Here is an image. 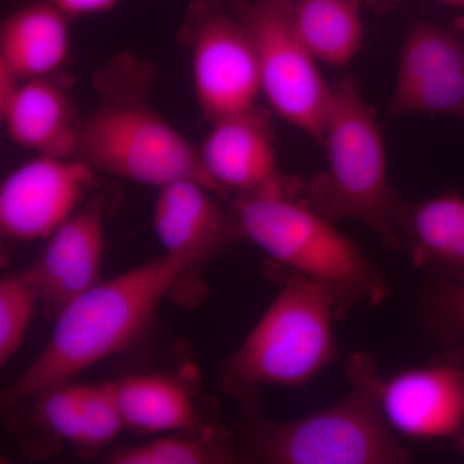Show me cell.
<instances>
[{
  "label": "cell",
  "instance_id": "1",
  "mask_svg": "<svg viewBox=\"0 0 464 464\" xmlns=\"http://www.w3.org/2000/svg\"><path fill=\"white\" fill-rule=\"evenodd\" d=\"M206 258L199 253H164L145 265L97 283L57 315L42 353L2 396L14 406L121 353L148 328L161 299L183 273Z\"/></svg>",
  "mask_w": 464,
  "mask_h": 464
},
{
  "label": "cell",
  "instance_id": "2",
  "mask_svg": "<svg viewBox=\"0 0 464 464\" xmlns=\"http://www.w3.org/2000/svg\"><path fill=\"white\" fill-rule=\"evenodd\" d=\"M149 72L133 61L112 63L101 74L96 108L81 121L75 158L96 172L143 185L192 179L217 191L194 148L148 99Z\"/></svg>",
  "mask_w": 464,
  "mask_h": 464
},
{
  "label": "cell",
  "instance_id": "3",
  "mask_svg": "<svg viewBox=\"0 0 464 464\" xmlns=\"http://www.w3.org/2000/svg\"><path fill=\"white\" fill-rule=\"evenodd\" d=\"M322 146L326 168L301 186L302 201L334 224L357 219L391 248L405 250L396 225L401 197L390 183L383 133L353 75L332 87Z\"/></svg>",
  "mask_w": 464,
  "mask_h": 464
},
{
  "label": "cell",
  "instance_id": "4",
  "mask_svg": "<svg viewBox=\"0 0 464 464\" xmlns=\"http://www.w3.org/2000/svg\"><path fill=\"white\" fill-rule=\"evenodd\" d=\"M235 215L241 232L271 258L319 284L335 315L389 297V282L355 241L289 192L237 197Z\"/></svg>",
  "mask_w": 464,
  "mask_h": 464
},
{
  "label": "cell",
  "instance_id": "5",
  "mask_svg": "<svg viewBox=\"0 0 464 464\" xmlns=\"http://www.w3.org/2000/svg\"><path fill=\"white\" fill-rule=\"evenodd\" d=\"M346 373L353 389L337 404L288 422L253 415L248 457L271 464L413 462L382 413V377L373 357L355 353Z\"/></svg>",
  "mask_w": 464,
  "mask_h": 464
},
{
  "label": "cell",
  "instance_id": "6",
  "mask_svg": "<svg viewBox=\"0 0 464 464\" xmlns=\"http://www.w3.org/2000/svg\"><path fill=\"white\" fill-rule=\"evenodd\" d=\"M334 306L325 290L292 273L255 328L226 362L239 396L261 384L304 389L338 356Z\"/></svg>",
  "mask_w": 464,
  "mask_h": 464
},
{
  "label": "cell",
  "instance_id": "7",
  "mask_svg": "<svg viewBox=\"0 0 464 464\" xmlns=\"http://www.w3.org/2000/svg\"><path fill=\"white\" fill-rule=\"evenodd\" d=\"M257 50L262 94L280 118L322 145L332 87L299 35L295 0H256L237 8Z\"/></svg>",
  "mask_w": 464,
  "mask_h": 464
},
{
  "label": "cell",
  "instance_id": "8",
  "mask_svg": "<svg viewBox=\"0 0 464 464\" xmlns=\"http://www.w3.org/2000/svg\"><path fill=\"white\" fill-rule=\"evenodd\" d=\"M186 38L204 118L215 123L256 109L262 94L257 50L239 14H228L215 0H195Z\"/></svg>",
  "mask_w": 464,
  "mask_h": 464
},
{
  "label": "cell",
  "instance_id": "9",
  "mask_svg": "<svg viewBox=\"0 0 464 464\" xmlns=\"http://www.w3.org/2000/svg\"><path fill=\"white\" fill-rule=\"evenodd\" d=\"M96 170L79 158L36 155L0 188V231L7 239H48L82 207Z\"/></svg>",
  "mask_w": 464,
  "mask_h": 464
},
{
  "label": "cell",
  "instance_id": "10",
  "mask_svg": "<svg viewBox=\"0 0 464 464\" xmlns=\"http://www.w3.org/2000/svg\"><path fill=\"white\" fill-rule=\"evenodd\" d=\"M390 115H448L464 127V32L420 23L400 52Z\"/></svg>",
  "mask_w": 464,
  "mask_h": 464
},
{
  "label": "cell",
  "instance_id": "11",
  "mask_svg": "<svg viewBox=\"0 0 464 464\" xmlns=\"http://www.w3.org/2000/svg\"><path fill=\"white\" fill-rule=\"evenodd\" d=\"M380 404L391 430L406 439L457 436L464 424V351L381 378Z\"/></svg>",
  "mask_w": 464,
  "mask_h": 464
},
{
  "label": "cell",
  "instance_id": "12",
  "mask_svg": "<svg viewBox=\"0 0 464 464\" xmlns=\"http://www.w3.org/2000/svg\"><path fill=\"white\" fill-rule=\"evenodd\" d=\"M105 234V200L97 195L48 237L47 246L27 270L51 313L58 315L99 283Z\"/></svg>",
  "mask_w": 464,
  "mask_h": 464
},
{
  "label": "cell",
  "instance_id": "13",
  "mask_svg": "<svg viewBox=\"0 0 464 464\" xmlns=\"http://www.w3.org/2000/svg\"><path fill=\"white\" fill-rule=\"evenodd\" d=\"M200 150L208 176L218 188L243 195L289 192L280 170L270 121L257 108L213 123Z\"/></svg>",
  "mask_w": 464,
  "mask_h": 464
},
{
  "label": "cell",
  "instance_id": "14",
  "mask_svg": "<svg viewBox=\"0 0 464 464\" xmlns=\"http://www.w3.org/2000/svg\"><path fill=\"white\" fill-rule=\"evenodd\" d=\"M0 118L20 148L41 157L75 158L82 119L69 94L48 76L24 81Z\"/></svg>",
  "mask_w": 464,
  "mask_h": 464
},
{
  "label": "cell",
  "instance_id": "15",
  "mask_svg": "<svg viewBox=\"0 0 464 464\" xmlns=\"http://www.w3.org/2000/svg\"><path fill=\"white\" fill-rule=\"evenodd\" d=\"M396 225L418 268L464 282V197L447 194L420 203L401 198Z\"/></svg>",
  "mask_w": 464,
  "mask_h": 464
},
{
  "label": "cell",
  "instance_id": "16",
  "mask_svg": "<svg viewBox=\"0 0 464 464\" xmlns=\"http://www.w3.org/2000/svg\"><path fill=\"white\" fill-rule=\"evenodd\" d=\"M67 18L47 0L17 9L0 27V63L21 81L53 74L69 56Z\"/></svg>",
  "mask_w": 464,
  "mask_h": 464
},
{
  "label": "cell",
  "instance_id": "17",
  "mask_svg": "<svg viewBox=\"0 0 464 464\" xmlns=\"http://www.w3.org/2000/svg\"><path fill=\"white\" fill-rule=\"evenodd\" d=\"M203 183L177 179L159 188L155 232L166 253L207 256L224 241L227 221Z\"/></svg>",
  "mask_w": 464,
  "mask_h": 464
},
{
  "label": "cell",
  "instance_id": "18",
  "mask_svg": "<svg viewBox=\"0 0 464 464\" xmlns=\"http://www.w3.org/2000/svg\"><path fill=\"white\" fill-rule=\"evenodd\" d=\"M125 426L143 433L185 430L195 423V405L179 381L161 374L110 382Z\"/></svg>",
  "mask_w": 464,
  "mask_h": 464
},
{
  "label": "cell",
  "instance_id": "19",
  "mask_svg": "<svg viewBox=\"0 0 464 464\" xmlns=\"http://www.w3.org/2000/svg\"><path fill=\"white\" fill-rule=\"evenodd\" d=\"M362 0H295L299 35L319 63L344 67L364 38Z\"/></svg>",
  "mask_w": 464,
  "mask_h": 464
},
{
  "label": "cell",
  "instance_id": "20",
  "mask_svg": "<svg viewBox=\"0 0 464 464\" xmlns=\"http://www.w3.org/2000/svg\"><path fill=\"white\" fill-rule=\"evenodd\" d=\"M232 460L234 456L224 442L174 435L119 448L108 456L111 464H216Z\"/></svg>",
  "mask_w": 464,
  "mask_h": 464
},
{
  "label": "cell",
  "instance_id": "21",
  "mask_svg": "<svg viewBox=\"0 0 464 464\" xmlns=\"http://www.w3.org/2000/svg\"><path fill=\"white\" fill-rule=\"evenodd\" d=\"M38 301L29 270L0 282V365L7 364L23 344Z\"/></svg>",
  "mask_w": 464,
  "mask_h": 464
},
{
  "label": "cell",
  "instance_id": "22",
  "mask_svg": "<svg viewBox=\"0 0 464 464\" xmlns=\"http://www.w3.org/2000/svg\"><path fill=\"white\" fill-rule=\"evenodd\" d=\"M41 400V415L44 423L58 438L82 447L84 436L83 384L70 382L45 391Z\"/></svg>",
  "mask_w": 464,
  "mask_h": 464
},
{
  "label": "cell",
  "instance_id": "23",
  "mask_svg": "<svg viewBox=\"0 0 464 464\" xmlns=\"http://www.w3.org/2000/svg\"><path fill=\"white\" fill-rule=\"evenodd\" d=\"M83 448L105 447L125 429L111 383L83 384Z\"/></svg>",
  "mask_w": 464,
  "mask_h": 464
},
{
  "label": "cell",
  "instance_id": "24",
  "mask_svg": "<svg viewBox=\"0 0 464 464\" xmlns=\"http://www.w3.org/2000/svg\"><path fill=\"white\" fill-rule=\"evenodd\" d=\"M430 324L442 337L464 341V282L440 279L427 304Z\"/></svg>",
  "mask_w": 464,
  "mask_h": 464
},
{
  "label": "cell",
  "instance_id": "25",
  "mask_svg": "<svg viewBox=\"0 0 464 464\" xmlns=\"http://www.w3.org/2000/svg\"><path fill=\"white\" fill-rule=\"evenodd\" d=\"M56 5L67 17L91 16L109 12L119 0H47Z\"/></svg>",
  "mask_w": 464,
  "mask_h": 464
},
{
  "label": "cell",
  "instance_id": "26",
  "mask_svg": "<svg viewBox=\"0 0 464 464\" xmlns=\"http://www.w3.org/2000/svg\"><path fill=\"white\" fill-rule=\"evenodd\" d=\"M23 82L8 66L0 63V112L7 109Z\"/></svg>",
  "mask_w": 464,
  "mask_h": 464
},
{
  "label": "cell",
  "instance_id": "27",
  "mask_svg": "<svg viewBox=\"0 0 464 464\" xmlns=\"http://www.w3.org/2000/svg\"><path fill=\"white\" fill-rule=\"evenodd\" d=\"M375 11H387L395 5L396 0H365Z\"/></svg>",
  "mask_w": 464,
  "mask_h": 464
},
{
  "label": "cell",
  "instance_id": "28",
  "mask_svg": "<svg viewBox=\"0 0 464 464\" xmlns=\"http://www.w3.org/2000/svg\"><path fill=\"white\" fill-rule=\"evenodd\" d=\"M441 2L449 3V5H464V0H441Z\"/></svg>",
  "mask_w": 464,
  "mask_h": 464
},
{
  "label": "cell",
  "instance_id": "29",
  "mask_svg": "<svg viewBox=\"0 0 464 464\" xmlns=\"http://www.w3.org/2000/svg\"><path fill=\"white\" fill-rule=\"evenodd\" d=\"M459 449H460V451H462V454L464 456V432L462 433V436H460Z\"/></svg>",
  "mask_w": 464,
  "mask_h": 464
}]
</instances>
